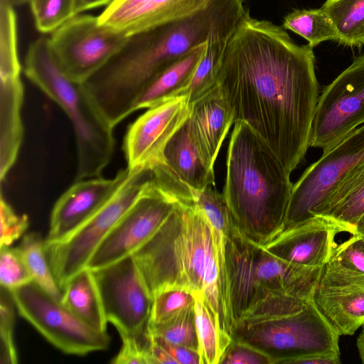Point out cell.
<instances>
[{"mask_svg": "<svg viewBox=\"0 0 364 364\" xmlns=\"http://www.w3.org/2000/svg\"><path fill=\"white\" fill-rule=\"evenodd\" d=\"M159 162L191 188L215 186L214 169L203 159L191 134L188 118L166 144Z\"/></svg>", "mask_w": 364, "mask_h": 364, "instance_id": "20", "label": "cell"}, {"mask_svg": "<svg viewBox=\"0 0 364 364\" xmlns=\"http://www.w3.org/2000/svg\"><path fill=\"white\" fill-rule=\"evenodd\" d=\"M151 343L146 354L148 364H177L171 355L154 340L151 335Z\"/></svg>", "mask_w": 364, "mask_h": 364, "instance_id": "42", "label": "cell"}, {"mask_svg": "<svg viewBox=\"0 0 364 364\" xmlns=\"http://www.w3.org/2000/svg\"><path fill=\"white\" fill-rule=\"evenodd\" d=\"M364 124V54L357 57L319 95L309 146L323 151Z\"/></svg>", "mask_w": 364, "mask_h": 364, "instance_id": "13", "label": "cell"}, {"mask_svg": "<svg viewBox=\"0 0 364 364\" xmlns=\"http://www.w3.org/2000/svg\"><path fill=\"white\" fill-rule=\"evenodd\" d=\"M10 292L19 315L63 353L85 355L108 348L107 331L86 324L33 281Z\"/></svg>", "mask_w": 364, "mask_h": 364, "instance_id": "10", "label": "cell"}, {"mask_svg": "<svg viewBox=\"0 0 364 364\" xmlns=\"http://www.w3.org/2000/svg\"><path fill=\"white\" fill-rule=\"evenodd\" d=\"M356 232L364 233V215L359 219L355 225Z\"/></svg>", "mask_w": 364, "mask_h": 364, "instance_id": "45", "label": "cell"}, {"mask_svg": "<svg viewBox=\"0 0 364 364\" xmlns=\"http://www.w3.org/2000/svg\"><path fill=\"white\" fill-rule=\"evenodd\" d=\"M207 43L193 48L154 78L136 100L133 112L149 109L173 97L189 80L207 48Z\"/></svg>", "mask_w": 364, "mask_h": 364, "instance_id": "23", "label": "cell"}, {"mask_svg": "<svg viewBox=\"0 0 364 364\" xmlns=\"http://www.w3.org/2000/svg\"><path fill=\"white\" fill-rule=\"evenodd\" d=\"M234 124L223 193L240 232L264 246L284 228L293 183L264 141L246 123Z\"/></svg>", "mask_w": 364, "mask_h": 364, "instance_id": "4", "label": "cell"}, {"mask_svg": "<svg viewBox=\"0 0 364 364\" xmlns=\"http://www.w3.org/2000/svg\"><path fill=\"white\" fill-rule=\"evenodd\" d=\"M200 364H218L229 344L220 330L217 317L202 292H193Z\"/></svg>", "mask_w": 364, "mask_h": 364, "instance_id": "27", "label": "cell"}, {"mask_svg": "<svg viewBox=\"0 0 364 364\" xmlns=\"http://www.w3.org/2000/svg\"><path fill=\"white\" fill-rule=\"evenodd\" d=\"M129 170L127 178L95 215L63 240L45 243L51 271L62 291L72 277L86 268L99 245L153 177L147 166Z\"/></svg>", "mask_w": 364, "mask_h": 364, "instance_id": "9", "label": "cell"}, {"mask_svg": "<svg viewBox=\"0 0 364 364\" xmlns=\"http://www.w3.org/2000/svg\"><path fill=\"white\" fill-rule=\"evenodd\" d=\"M15 304L11 292L1 287L0 295V363L16 364L17 353L14 342Z\"/></svg>", "mask_w": 364, "mask_h": 364, "instance_id": "35", "label": "cell"}, {"mask_svg": "<svg viewBox=\"0 0 364 364\" xmlns=\"http://www.w3.org/2000/svg\"><path fill=\"white\" fill-rule=\"evenodd\" d=\"M132 257L152 297L168 287L202 292L223 338H230L220 304L211 228L194 202H178Z\"/></svg>", "mask_w": 364, "mask_h": 364, "instance_id": "3", "label": "cell"}, {"mask_svg": "<svg viewBox=\"0 0 364 364\" xmlns=\"http://www.w3.org/2000/svg\"><path fill=\"white\" fill-rule=\"evenodd\" d=\"M61 303L90 327L107 331L108 322L91 269L85 268L68 281L63 290Z\"/></svg>", "mask_w": 364, "mask_h": 364, "instance_id": "24", "label": "cell"}, {"mask_svg": "<svg viewBox=\"0 0 364 364\" xmlns=\"http://www.w3.org/2000/svg\"><path fill=\"white\" fill-rule=\"evenodd\" d=\"M176 361L177 364H200L198 351L184 346L168 343L152 336Z\"/></svg>", "mask_w": 364, "mask_h": 364, "instance_id": "41", "label": "cell"}, {"mask_svg": "<svg viewBox=\"0 0 364 364\" xmlns=\"http://www.w3.org/2000/svg\"><path fill=\"white\" fill-rule=\"evenodd\" d=\"M148 0H114L98 16L102 25L119 31L122 23Z\"/></svg>", "mask_w": 364, "mask_h": 364, "instance_id": "39", "label": "cell"}, {"mask_svg": "<svg viewBox=\"0 0 364 364\" xmlns=\"http://www.w3.org/2000/svg\"><path fill=\"white\" fill-rule=\"evenodd\" d=\"M150 334L164 341L198 351L194 304L171 318L157 324H148Z\"/></svg>", "mask_w": 364, "mask_h": 364, "instance_id": "31", "label": "cell"}, {"mask_svg": "<svg viewBox=\"0 0 364 364\" xmlns=\"http://www.w3.org/2000/svg\"><path fill=\"white\" fill-rule=\"evenodd\" d=\"M188 122L203 159L214 169L223 142L234 124L232 113L218 85L191 103Z\"/></svg>", "mask_w": 364, "mask_h": 364, "instance_id": "19", "label": "cell"}, {"mask_svg": "<svg viewBox=\"0 0 364 364\" xmlns=\"http://www.w3.org/2000/svg\"><path fill=\"white\" fill-rule=\"evenodd\" d=\"M5 1L10 3L11 4L16 5V6H20L23 4L28 2V0H5Z\"/></svg>", "mask_w": 364, "mask_h": 364, "instance_id": "46", "label": "cell"}, {"mask_svg": "<svg viewBox=\"0 0 364 364\" xmlns=\"http://www.w3.org/2000/svg\"><path fill=\"white\" fill-rule=\"evenodd\" d=\"M233 33L211 36L201 59L189 80L173 97L187 95L192 103L218 85L223 57Z\"/></svg>", "mask_w": 364, "mask_h": 364, "instance_id": "26", "label": "cell"}, {"mask_svg": "<svg viewBox=\"0 0 364 364\" xmlns=\"http://www.w3.org/2000/svg\"><path fill=\"white\" fill-rule=\"evenodd\" d=\"M282 27L305 38L313 48L321 42L337 39L335 27L321 7L289 13L284 18Z\"/></svg>", "mask_w": 364, "mask_h": 364, "instance_id": "30", "label": "cell"}, {"mask_svg": "<svg viewBox=\"0 0 364 364\" xmlns=\"http://www.w3.org/2000/svg\"><path fill=\"white\" fill-rule=\"evenodd\" d=\"M18 247L33 281L61 302L63 291L51 271L42 235L38 232L24 235Z\"/></svg>", "mask_w": 364, "mask_h": 364, "instance_id": "29", "label": "cell"}, {"mask_svg": "<svg viewBox=\"0 0 364 364\" xmlns=\"http://www.w3.org/2000/svg\"><path fill=\"white\" fill-rule=\"evenodd\" d=\"M220 364H272L271 360L257 350L232 341L224 351Z\"/></svg>", "mask_w": 364, "mask_h": 364, "instance_id": "40", "label": "cell"}, {"mask_svg": "<svg viewBox=\"0 0 364 364\" xmlns=\"http://www.w3.org/2000/svg\"><path fill=\"white\" fill-rule=\"evenodd\" d=\"M230 336L265 355L272 364H291L314 354L341 353L340 336L313 299L295 313L243 318L233 324Z\"/></svg>", "mask_w": 364, "mask_h": 364, "instance_id": "7", "label": "cell"}, {"mask_svg": "<svg viewBox=\"0 0 364 364\" xmlns=\"http://www.w3.org/2000/svg\"><path fill=\"white\" fill-rule=\"evenodd\" d=\"M356 346L360 360L364 364V328L357 338Z\"/></svg>", "mask_w": 364, "mask_h": 364, "instance_id": "44", "label": "cell"}, {"mask_svg": "<svg viewBox=\"0 0 364 364\" xmlns=\"http://www.w3.org/2000/svg\"><path fill=\"white\" fill-rule=\"evenodd\" d=\"M321 9L331 18L339 43L364 44V0H327Z\"/></svg>", "mask_w": 364, "mask_h": 364, "instance_id": "28", "label": "cell"}, {"mask_svg": "<svg viewBox=\"0 0 364 364\" xmlns=\"http://www.w3.org/2000/svg\"><path fill=\"white\" fill-rule=\"evenodd\" d=\"M364 215V171L351 184L346 197L326 215L355 228Z\"/></svg>", "mask_w": 364, "mask_h": 364, "instance_id": "36", "label": "cell"}, {"mask_svg": "<svg viewBox=\"0 0 364 364\" xmlns=\"http://www.w3.org/2000/svg\"><path fill=\"white\" fill-rule=\"evenodd\" d=\"M341 232L353 235L356 230L330 216L316 215L283 230L262 247L294 264L324 267L338 245L335 239Z\"/></svg>", "mask_w": 364, "mask_h": 364, "instance_id": "16", "label": "cell"}, {"mask_svg": "<svg viewBox=\"0 0 364 364\" xmlns=\"http://www.w3.org/2000/svg\"><path fill=\"white\" fill-rule=\"evenodd\" d=\"M218 85L232 113L291 173L309 147L319 97L313 47L246 9L228 43Z\"/></svg>", "mask_w": 364, "mask_h": 364, "instance_id": "1", "label": "cell"}, {"mask_svg": "<svg viewBox=\"0 0 364 364\" xmlns=\"http://www.w3.org/2000/svg\"><path fill=\"white\" fill-rule=\"evenodd\" d=\"M114 0H76V15L82 12L98 8L102 6H107Z\"/></svg>", "mask_w": 364, "mask_h": 364, "instance_id": "43", "label": "cell"}, {"mask_svg": "<svg viewBox=\"0 0 364 364\" xmlns=\"http://www.w3.org/2000/svg\"><path fill=\"white\" fill-rule=\"evenodd\" d=\"M187 95L170 97L147 109L129 127L124 141L127 168H151L159 162L173 134L190 115Z\"/></svg>", "mask_w": 364, "mask_h": 364, "instance_id": "15", "label": "cell"}, {"mask_svg": "<svg viewBox=\"0 0 364 364\" xmlns=\"http://www.w3.org/2000/svg\"><path fill=\"white\" fill-rule=\"evenodd\" d=\"M18 53L0 55V178L14 166L22 143L23 89Z\"/></svg>", "mask_w": 364, "mask_h": 364, "instance_id": "18", "label": "cell"}, {"mask_svg": "<svg viewBox=\"0 0 364 364\" xmlns=\"http://www.w3.org/2000/svg\"><path fill=\"white\" fill-rule=\"evenodd\" d=\"M316 289L364 291V233L355 232L337 245Z\"/></svg>", "mask_w": 364, "mask_h": 364, "instance_id": "21", "label": "cell"}, {"mask_svg": "<svg viewBox=\"0 0 364 364\" xmlns=\"http://www.w3.org/2000/svg\"><path fill=\"white\" fill-rule=\"evenodd\" d=\"M228 313L231 329L256 306L273 296L312 300L323 267L287 262L232 228L225 250Z\"/></svg>", "mask_w": 364, "mask_h": 364, "instance_id": "6", "label": "cell"}, {"mask_svg": "<svg viewBox=\"0 0 364 364\" xmlns=\"http://www.w3.org/2000/svg\"><path fill=\"white\" fill-rule=\"evenodd\" d=\"M129 37L100 24L98 16L80 14L48 39L61 69L72 80L83 83L120 50Z\"/></svg>", "mask_w": 364, "mask_h": 364, "instance_id": "11", "label": "cell"}, {"mask_svg": "<svg viewBox=\"0 0 364 364\" xmlns=\"http://www.w3.org/2000/svg\"><path fill=\"white\" fill-rule=\"evenodd\" d=\"M230 14L220 0L190 16L129 37L120 50L84 83L112 127L133 113L149 84L193 48L224 31Z\"/></svg>", "mask_w": 364, "mask_h": 364, "instance_id": "2", "label": "cell"}, {"mask_svg": "<svg viewBox=\"0 0 364 364\" xmlns=\"http://www.w3.org/2000/svg\"><path fill=\"white\" fill-rule=\"evenodd\" d=\"M36 27L53 33L76 16V0H28Z\"/></svg>", "mask_w": 364, "mask_h": 364, "instance_id": "32", "label": "cell"}, {"mask_svg": "<svg viewBox=\"0 0 364 364\" xmlns=\"http://www.w3.org/2000/svg\"><path fill=\"white\" fill-rule=\"evenodd\" d=\"M24 73L63 110L73 125L77 147L75 181L100 176L114 153V127L84 83L72 80L61 69L48 38L40 37L30 44Z\"/></svg>", "mask_w": 364, "mask_h": 364, "instance_id": "5", "label": "cell"}, {"mask_svg": "<svg viewBox=\"0 0 364 364\" xmlns=\"http://www.w3.org/2000/svg\"><path fill=\"white\" fill-rule=\"evenodd\" d=\"M313 301L340 336L353 335L364 326V291L316 289Z\"/></svg>", "mask_w": 364, "mask_h": 364, "instance_id": "22", "label": "cell"}, {"mask_svg": "<svg viewBox=\"0 0 364 364\" xmlns=\"http://www.w3.org/2000/svg\"><path fill=\"white\" fill-rule=\"evenodd\" d=\"M129 171L122 169L112 178L100 176L75 181L53 206L45 243L63 240L90 219L111 198Z\"/></svg>", "mask_w": 364, "mask_h": 364, "instance_id": "17", "label": "cell"}, {"mask_svg": "<svg viewBox=\"0 0 364 364\" xmlns=\"http://www.w3.org/2000/svg\"><path fill=\"white\" fill-rule=\"evenodd\" d=\"M178 202L153 176L99 245L86 268L97 269L132 255L156 232Z\"/></svg>", "mask_w": 364, "mask_h": 364, "instance_id": "12", "label": "cell"}, {"mask_svg": "<svg viewBox=\"0 0 364 364\" xmlns=\"http://www.w3.org/2000/svg\"><path fill=\"white\" fill-rule=\"evenodd\" d=\"M122 347L112 358L113 364H148L146 354L151 343L149 328L135 333H119Z\"/></svg>", "mask_w": 364, "mask_h": 364, "instance_id": "37", "label": "cell"}, {"mask_svg": "<svg viewBox=\"0 0 364 364\" xmlns=\"http://www.w3.org/2000/svg\"><path fill=\"white\" fill-rule=\"evenodd\" d=\"M363 171L364 124L323 151L293 184L283 230L326 215L346 197Z\"/></svg>", "mask_w": 364, "mask_h": 364, "instance_id": "8", "label": "cell"}, {"mask_svg": "<svg viewBox=\"0 0 364 364\" xmlns=\"http://www.w3.org/2000/svg\"><path fill=\"white\" fill-rule=\"evenodd\" d=\"M92 271L107 322L119 333L146 330L153 299L132 255Z\"/></svg>", "mask_w": 364, "mask_h": 364, "instance_id": "14", "label": "cell"}, {"mask_svg": "<svg viewBox=\"0 0 364 364\" xmlns=\"http://www.w3.org/2000/svg\"><path fill=\"white\" fill-rule=\"evenodd\" d=\"M0 284L9 291L33 281L19 247H0Z\"/></svg>", "mask_w": 364, "mask_h": 364, "instance_id": "34", "label": "cell"}, {"mask_svg": "<svg viewBox=\"0 0 364 364\" xmlns=\"http://www.w3.org/2000/svg\"><path fill=\"white\" fill-rule=\"evenodd\" d=\"M152 299L150 324L164 322L194 304L193 293L181 287L164 289L156 293Z\"/></svg>", "mask_w": 364, "mask_h": 364, "instance_id": "33", "label": "cell"}, {"mask_svg": "<svg viewBox=\"0 0 364 364\" xmlns=\"http://www.w3.org/2000/svg\"><path fill=\"white\" fill-rule=\"evenodd\" d=\"M210 0H148L120 26L127 36L179 20L205 8Z\"/></svg>", "mask_w": 364, "mask_h": 364, "instance_id": "25", "label": "cell"}, {"mask_svg": "<svg viewBox=\"0 0 364 364\" xmlns=\"http://www.w3.org/2000/svg\"><path fill=\"white\" fill-rule=\"evenodd\" d=\"M1 227L0 247L9 246L18 239L27 230L29 222L26 215L16 214L4 200H0Z\"/></svg>", "mask_w": 364, "mask_h": 364, "instance_id": "38", "label": "cell"}]
</instances>
